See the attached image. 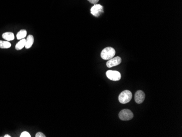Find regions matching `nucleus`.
<instances>
[{
  "label": "nucleus",
  "instance_id": "nucleus-11",
  "mask_svg": "<svg viewBox=\"0 0 182 137\" xmlns=\"http://www.w3.org/2000/svg\"><path fill=\"white\" fill-rule=\"evenodd\" d=\"M27 35V31L25 30H21L19 32H18L17 35V39L20 40L22 39H24L25 37H26Z\"/></svg>",
  "mask_w": 182,
  "mask_h": 137
},
{
  "label": "nucleus",
  "instance_id": "nucleus-2",
  "mask_svg": "<svg viewBox=\"0 0 182 137\" xmlns=\"http://www.w3.org/2000/svg\"><path fill=\"white\" fill-rule=\"evenodd\" d=\"M132 99V94L129 90H124L121 93L118 97V100L122 104H126L131 101Z\"/></svg>",
  "mask_w": 182,
  "mask_h": 137
},
{
  "label": "nucleus",
  "instance_id": "nucleus-5",
  "mask_svg": "<svg viewBox=\"0 0 182 137\" xmlns=\"http://www.w3.org/2000/svg\"><path fill=\"white\" fill-rule=\"evenodd\" d=\"M106 75L110 80L113 81H118L121 78V74L118 71L109 70L106 72Z\"/></svg>",
  "mask_w": 182,
  "mask_h": 137
},
{
  "label": "nucleus",
  "instance_id": "nucleus-4",
  "mask_svg": "<svg viewBox=\"0 0 182 137\" xmlns=\"http://www.w3.org/2000/svg\"><path fill=\"white\" fill-rule=\"evenodd\" d=\"M91 13L94 17H99L104 13V7L101 4H95L91 9Z\"/></svg>",
  "mask_w": 182,
  "mask_h": 137
},
{
  "label": "nucleus",
  "instance_id": "nucleus-16",
  "mask_svg": "<svg viewBox=\"0 0 182 137\" xmlns=\"http://www.w3.org/2000/svg\"><path fill=\"white\" fill-rule=\"evenodd\" d=\"M11 135H8V134H6L4 135V137H11Z\"/></svg>",
  "mask_w": 182,
  "mask_h": 137
},
{
  "label": "nucleus",
  "instance_id": "nucleus-9",
  "mask_svg": "<svg viewBox=\"0 0 182 137\" xmlns=\"http://www.w3.org/2000/svg\"><path fill=\"white\" fill-rule=\"evenodd\" d=\"M34 42V37L32 35H29L27 37V39H26V44L25 47L26 48V49H29L32 47L33 44Z\"/></svg>",
  "mask_w": 182,
  "mask_h": 137
},
{
  "label": "nucleus",
  "instance_id": "nucleus-13",
  "mask_svg": "<svg viewBox=\"0 0 182 137\" xmlns=\"http://www.w3.org/2000/svg\"><path fill=\"white\" fill-rule=\"evenodd\" d=\"M30 134L26 132V131H24L20 135V137H31Z\"/></svg>",
  "mask_w": 182,
  "mask_h": 137
},
{
  "label": "nucleus",
  "instance_id": "nucleus-3",
  "mask_svg": "<svg viewBox=\"0 0 182 137\" xmlns=\"http://www.w3.org/2000/svg\"><path fill=\"white\" fill-rule=\"evenodd\" d=\"M118 116L121 120L123 121H128L130 120L134 117L133 112L130 110H122L118 114Z\"/></svg>",
  "mask_w": 182,
  "mask_h": 137
},
{
  "label": "nucleus",
  "instance_id": "nucleus-15",
  "mask_svg": "<svg viewBox=\"0 0 182 137\" xmlns=\"http://www.w3.org/2000/svg\"><path fill=\"white\" fill-rule=\"evenodd\" d=\"M89 2H90L92 4H96L99 2V0H88Z\"/></svg>",
  "mask_w": 182,
  "mask_h": 137
},
{
  "label": "nucleus",
  "instance_id": "nucleus-10",
  "mask_svg": "<svg viewBox=\"0 0 182 137\" xmlns=\"http://www.w3.org/2000/svg\"><path fill=\"white\" fill-rule=\"evenodd\" d=\"M25 44H26V39L24 38L20 39V41L15 45V49L17 50H20L23 48L25 47Z\"/></svg>",
  "mask_w": 182,
  "mask_h": 137
},
{
  "label": "nucleus",
  "instance_id": "nucleus-14",
  "mask_svg": "<svg viewBox=\"0 0 182 137\" xmlns=\"http://www.w3.org/2000/svg\"><path fill=\"white\" fill-rule=\"evenodd\" d=\"M36 137H45V135L42 132H38L36 134Z\"/></svg>",
  "mask_w": 182,
  "mask_h": 137
},
{
  "label": "nucleus",
  "instance_id": "nucleus-6",
  "mask_svg": "<svg viewBox=\"0 0 182 137\" xmlns=\"http://www.w3.org/2000/svg\"><path fill=\"white\" fill-rule=\"evenodd\" d=\"M122 62V59L120 57L117 56L115 58H113L109 60V61L106 62V66L109 68H111L112 67L116 66L118 64H120Z\"/></svg>",
  "mask_w": 182,
  "mask_h": 137
},
{
  "label": "nucleus",
  "instance_id": "nucleus-8",
  "mask_svg": "<svg viewBox=\"0 0 182 137\" xmlns=\"http://www.w3.org/2000/svg\"><path fill=\"white\" fill-rule=\"evenodd\" d=\"M2 38L7 41H11L14 40L15 38V37L14 34L12 32H8L3 33Z\"/></svg>",
  "mask_w": 182,
  "mask_h": 137
},
{
  "label": "nucleus",
  "instance_id": "nucleus-12",
  "mask_svg": "<svg viewBox=\"0 0 182 137\" xmlns=\"http://www.w3.org/2000/svg\"><path fill=\"white\" fill-rule=\"evenodd\" d=\"M11 47V44L9 41H0V48L8 49Z\"/></svg>",
  "mask_w": 182,
  "mask_h": 137
},
{
  "label": "nucleus",
  "instance_id": "nucleus-7",
  "mask_svg": "<svg viewBox=\"0 0 182 137\" xmlns=\"http://www.w3.org/2000/svg\"><path fill=\"white\" fill-rule=\"evenodd\" d=\"M145 99V94L143 91L139 90L135 93V101L137 104H141L144 102Z\"/></svg>",
  "mask_w": 182,
  "mask_h": 137
},
{
  "label": "nucleus",
  "instance_id": "nucleus-1",
  "mask_svg": "<svg viewBox=\"0 0 182 137\" xmlns=\"http://www.w3.org/2000/svg\"><path fill=\"white\" fill-rule=\"evenodd\" d=\"M116 54L115 50L113 48L106 47L101 53V58L105 60H109L114 58Z\"/></svg>",
  "mask_w": 182,
  "mask_h": 137
}]
</instances>
